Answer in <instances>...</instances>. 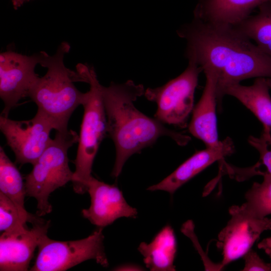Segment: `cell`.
Here are the masks:
<instances>
[{"label": "cell", "instance_id": "1", "mask_svg": "<svg viewBox=\"0 0 271 271\" xmlns=\"http://www.w3.org/2000/svg\"><path fill=\"white\" fill-rule=\"evenodd\" d=\"M178 35L186 42L188 62L217 77V111H222L228 86L252 78H271V58L234 26L213 24L193 18L180 26Z\"/></svg>", "mask_w": 271, "mask_h": 271}, {"label": "cell", "instance_id": "2", "mask_svg": "<svg viewBox=\"0 0 271 271\" xmlns=\"http://www.w3.org/2000/svg\"><path fill=\"white\" fill-rule=\"evenodd\" d=\"M143 85L129 80L122 83L111 82L101 86L102 98L106 116L107 133L115 148V160L111 176L118 177L126 161L132 155L168 137L184 146L191 138L167 127L156 119L139 110L133 102L144 94Z\"/></svg>", "mask_w": 271, "mask_h": 271}, {"label": "cell", "instance_id": "3", "mask_svg": "<svg viewBox=\"0 0 271 271\" xmlns=\"http://www.w3.org/2000/svg\"><path fill=\"white\" fill-rule=\"evenodd\" d=\"M70 46L63 42L53 55L45 51L40 53L39 64L47 71L39 77L31 86L28 94L37 105L38 110L44 113L53 122L55 130H68L70 117L79 105H82L85 93L80 91L74 82H84L80 73L67 68L64 57L69 53Z\"/></svg>", "mask_w": 271, "mask_h": 271}, {"label": "cell", "instance_id": "4", "mask_svg": "<svg viewBox=\"0 0 271 271\" xmlns=\"http://www.w3.org/2000/svg\"><path fill=\"white\" fill-rule=\"evenodd\" d=\"M77 71L89 84L82 104L84 113L79 135L78 146L74 160L75 170L72 179L74 191L87 192L93 177L92 168L99 146L107 133L106 116L102 98L101 86L93 67L79 64Z\"/></svg>", "mask_w": 271, "mask_h": 271}, {"label": "cell", "instance_id": "5", "mask_svg": "<svg viewBox=\"0 0 271 271\" xmlns=\"http://www.w3.org/2000/svg\"><path fill=\"white\" fill-rule=\"evenodd\" d=\"M78 140L79 136L72 130L56 131L55 138L26 176V195L36 199L37 216L50 213L52 210L48 201L50 194L72 181L74 172L69 166L68 151Z\"/></svg>", "mask_w": 271, "mask_h": 271}, {"label": "cell", "instance_id": "6", "mask_svg": "<svg viewBox=\"0 0 271 271\" xmlns=\"http://www.w3.org/2000/svg\"><path fill=\"white\" fill-rule=\"evenodd\" d=\"M201 72L200 67L188 62L186 69L176 78L161 86L145 90L146 98L157 105L154 118L164 124L186 128L194 108V93Z\"/></svg>", "mask_w": 271, "mask_h": 271}, {"label": "cell", "instance_id": "7", "mask_svg": "<svg viewBox=\"0 0 271 271\" xmlns=\"http://www.w3.org/2000/svg\"><path fill=\"white\" fill-rule=\"evenodd\" d=\"M102 229L98 227L87 237L76 240L57 241L45 236L38 247L36 260L30 270L63 271L89 259L107 267Z\"/></svg>", "mask_w": 271, "mask_h": 271}, {"label": "cell", "instance_id": "8", "mask_svg": "<svg viewBox=\"0 0 271 271\" xmlns=\"http://www.w3.org/2000/svg\"><path fill=\"white\" fill-rule=\"evenodd\" d=\"M53 129L52 121L38 110L28 120H15L0 116L1 131L15 155L16 163L21 165L35 164L50 143Z\"/></svg>", "mask_w": 271, "mask_h": 271}, {"label": "cell", "instance_id": "9", "mask_svg": "<svg viewBox=\"0 0 271 271\" xmlns=\"http://www.w3.org/2000/svg\"><path fill=\"white\" fill-rule=\"evenodd\" d=\"M231 218L219 232L216 246L222 252L219 263L221 270L251 249L260 235L271 230V218H256L248 214L239 205L229 209Z\"/></svg>", "mask_w": 271, "mask_h": 271}, {"label": "cell", "instance_id": "10", "mask_svg": "<svg viewBox=\"0 0 271 271\" xmlns=\"http://www.w3.org/2000/svg\"><path fill=\"white\" fill-rule=\"evenodd\" d=\"M40 53L28 56L12 50L0 54V97L4 103L1 115L8 117L10 111L23 98L39 77L35 68Z\"/></svg>", "mask_w": 271, "mask_h": 271}, {"label": "cell", "instance_id": "11", "mask_svg": "<svg viewBox=\"0 0 271 271\" xmlns=\"http://www.w3.org/2000/svg\"><path fill=\"white\" fill-rule=\"evenodd\" d=\"M87 192L90 197V205L82 210V214L97 227L103 228L121 217H137V209L126 202L115 185L106 184L92 177Z\"/></svg>", "mask_w": 271, "mask_h": 271}, {"label": "cell", "instance_id": "12", "mask_svg": "<svg viewBox=\"0 0 271 271\" xmlns=\"http://www.w3.org/2000/svg\"><path fill=\"white\" fill-rule=\"evenodd\" d=\"M20 231L1 233L0 270L26 271L29 267L35 249L47 235L50 221L41 219Z\"/></svg>", "mask_w": 271, "mask_h": 271}, {"label": "cell", "instance_id": "13", "mask_svg": "<svg viewBox=\"0 0 271 271\" xmlns=\"http://www.w3.org/2000/svg\"><path fill=\"white\" fill-rule=\"evenodd\" d=\"M235 151L232 139L227 137L219 146L206 148L196 152L181 164L173 172L148 190H162L173 194L179 188L217 161L231 155Z\"/></svg>", "mask_w": 271, "mask_h": 271}, {"label": "cell", "instance_id": "14", "mask_svg": "<svg viewBox=\"0 0 271 271\" xmlns=\"http://www.w3.org/2000/svg\"><path fill=\"white\" fill-rule=\"evenodd\" d=\"M206 83L200 99L192 111L188 125L189 132L202 141L206 148L216 147L221 141L218 140L216 111L217 77L211 71L203 72Z\"/></svg>", "mask_w": 271, "mask_h": 271}, {"label": "cell", "instance_id": "15", "mask_svg": "<svg viewBox=\"0 0 271 271\" xmlns=\"http://www.w3.org/2000/svg\"><path fill=\"white\" fill-rule=\"evenodd\" d=\"M271 0H199L194 18L213 24L235 26Z\"/></svg>", "mask_w": 271, "mask_h": 271}, {"label": "cell", "instance_id": "16", "mask_svg": "<svg viewBox=\"0 0 271 271\" xmlns=\"http://www.w3.org/2000/svg\"><path fill=\"white\" fill-rule=\"evenodd\" d=\"M266 78H256L253 83L245 86L236 83L231 85L224 90V95H228L238 100L248 108L262 124L261 133L271 143V96Z\"/></svg>", "mask_w": 271, "mask_h": 271}, {"label": "cell", "instance_id": "17", "mask_svg": "<svg viewBox=\"0 0 271 271\" xmlns=\"http://www.w3.org/2000/svg\"><path fill=\"white\" fill-rule=\"evenodd\" d=\"M138 249L143 256L146 267L150 270H176L174 262L177 244L174 229L171 225L165 226L151 242H141Z\"/></svg>", "mask_w": 271, "mask_h": 271}, {"label": "cell", "instance_id": "18", "mask_svg": "<svg viewBox=\"0 0 271 271\" xmlns=\"http://www.w3.org/2000/svg\"><path fill=\"white\" fill-rule=\"evenodd\" d=\"M0 192L11 200L28 222L32 224L40 219L29 213L24 206L26 195L25 184L16 165L0 147Z\"/></svg>", "mask_w": 271, "mask_h": 271}, {"label": "cell", "instance_id": "19", "mask_svg": "<svg viewBox=\"0 0 271 271\" xmlns=\"http://www.w3.org/2000/svg\"><path fill=\"white\" fill-rule=\"evenodd\" d=\"M234 27L271 58V1L260 6L256 14Z\"/></svg>", "mask_w": 271, "mask_h": 271}, {"label": "cell", "instance_id": "20", "mask_svg": "<svg viewBox=\"0 0 271 271\" xmlns=\"http://www.w3.org/2000/svg\"><path fill=\"white\" fill-rule=\"evenodd\" d=\"M261 183L254 182L245 194L241 206L250 215L263 218L271 214V174L264 171Z\"/></svg>", "mask_w": 271, "mask_h": 271}, {"label": "cell", "instance_id": "21", "mask_svg": "<svg viewBox=\"0 0 271 271\" xmlns=\"http://www.w3.org/2000/svg\"><path fill=\"white\" fill-rule=\"evenodd\" d=\"M28 221L14 203L0 192V231L12 233L27 228Z\"/></svg>", "mask_w": 271, "mask_h": 271}, {"label": "cell", "instance_id": "22", "mask_svg": "<svg viewBox=\"0 0 271 271\" xmlns=\"http://www.w3.org/2000/svg\"><path fill=\"white\" fill-rule=\"evenodd\" d=\"M248 142L258 151L259 154L258 162L261 166H265L266 169L265 172L271 174V144L262 134L259 137L250 136Z\"/></svg>", "mask_w": 271, "mask_h": 271}, {"label": "cell", "instance_id": "23", "mask_svg": "<svg viewBox=\"0 0 271 271\" xmlns=\"http://www.w3.org/2000/svg\"><path fill=\"white\" fill-rule=\"evenodd\" d=\"M243 258L244 260V266L242 269L243 271L271 270V264L265 262L252 249L246 252Z\"/></svg>", "mask_w": 271, "mask_h": 271}, {"label": "cell", "instance_id": "24", "mask_svg": "<svg viewBox=\"0 0 271 271\" xmlns=\"http://www.w3.org/2000/svg\"><path fill=\"white\" fill-rule=\"evenodd\" d=\"M259 249H262L271 258V237L262 239L257 244Z\"/></svg>", "mask_w": 271, "mask_h": 271}, {"label": "cell", "instance_id": "25", "mask_svg": "<svg viewBox=\"0 0 271 271\" xmlns=\"http://www.w3.org/2000/svg\"><path fill=\"white\" fill-rule=\"evenodd\" d=\"M115 270H141L143 268L139 265L134 264H124L116 267Z\"/></svg>", "mask_w": 271, "mask_h": 271}, {"label": "cell", "instance_id": "26", "mask_svg": "<svg viewBox=\"0 0 271 271\" xmlns=\"http://www.w3.org/2000/svg\"><path fill=\"white\" fill-rule=\"evenodd\" d=\"M33 0H12V3L14 8L15 10H17L21 6H22L25 3L29 2Z\"/></svg>", "mask_w": 271, "mask_h": 271}, {"label": "cell", "instance_id": "27", "mask_svg": "<svg viewBox=\"0 0 271 271\" xmlns=\"http://www.w3.org/2000/svg\"><path fill=\"white\" fill-rule=\"evenodd\" d=\"M266 81L269 87L271 89V78H266Z\"/></svg>", "mask_w": 271, "mask_h": 271}]
</instances>
